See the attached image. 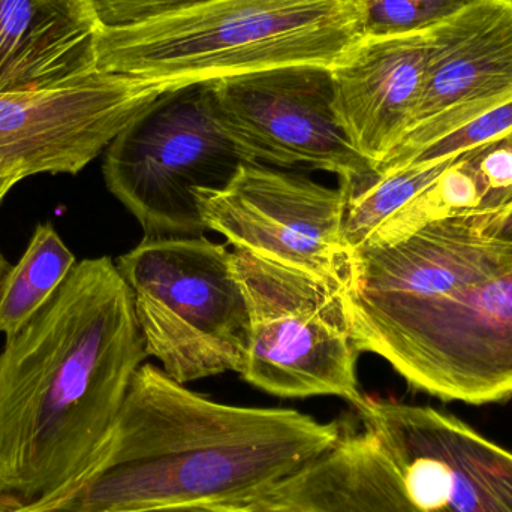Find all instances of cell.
<instances>
[{
    "label": "cell",
    "mask_w": 512,
    "mask_h": 512,
    "mask_svg": "<svg viewBox=\"0 0 512 512\" xmlns=\"http://www.w3.org/2000/svg\"><path fill=\"white\" fill-rule=\"evenodd\" d=\"M364 33L363 0H207L102 27L96 63L171 93L273 69L333 71Z\"/></svg>",
    "instance_id": "3957f363"
},
{
    "label": "cell",
    "mask_w": 512,
    "mask_h": 512,
    "mask_svg": "<svg viewBox=\"0 0 512 512\" xmlns=\"http://www.w3.org/2000/svg\"><path fill=\"white\" fill-rule=\"evenodd\" d=\"M512 101V0H469L427 30L411 126L376 173L402 170L430 144Z\"/></svg>",
    "instance_id": "7c38bea8"
},
{
    "label": "cell",
    "mask_w": 512,
    "mask_h": 512,
    "mask_svg": "<svg viewBox=\"0 0 512 512\" xmlns=\"http://www.w3.org/2000/svg\"><path fill=\"white\" fill-rule=\"evenodd\" d=\"M242 512H423L366 432L330 448Z\"/></svg>",
    "instance_id": "2e32d148"
},
{
    "label": "cell",
    "mask_w": 512,
    "mask_h": 512,
    "mask_svg": "<svg viewBox=\"0 0 512 512\" xmlns=\"http://www.w3.org/2000/svg\"><path fill=\"white\" fill-rule=\"evenodd\" d=\"M460 156V155H459ZM459 156L430 164L409 165L394 173H373L358 182H342L348 191L345 212V239L354 255L372 234L433 185Z\"/></svg>",
    "instance_id": "ac0fdd59"
},
{
    "label": "cell",
    "mask_w": 512,
    "mask_h": 512,
    "mask_svg": "<svg viewBox=\"0 0 512 512\" xmlns=\"http://www.w3.org/2000/svg\"><path fill=\"white\" fill-rule=\"evenodd\" d=\"M92 0H0V93L44 89L98 68Z\"/></svg>",
    "instance_id": "9a60e30c"
},
{
    "label": "cell",
    "mask_w": 512,
    "mask_h": 512,
    "mask_svg": "<svg viewBox=\"0 0 512 512\" xmlns=\"http://www.w3.org/2000/svg\"><path fill=\"white\" fill-rule=\"evenodd\" d=\"M0 512H9V511H5V510H2V508H0Z\"/></svg>",
    "instance_id": "484cf974"
},
{
    "label": "cell",
    "mask_w": 512,
    "mask_h": 512,
    "mask_svg": "<svg viewBox=\"0 0 512 512\" xmlns=\"http://www.w3.org/2000/svg\"><path fill=\"white\" fill-rule=\"evenodd\" d=\"M427 30L364 33L330 71L337 123L375 171L411 126L426 75Z\"/></svg>",
    "instance_id": "5bb4252c"
},
{
    "label": "cell",
    "mask_w": 512,
    "mask_h": 512,
    "mask_svg": "<svg viewBox=\"0 0 512 512\" xmlns=\"http://www.w3.org/2000/svg\"><path fill=\"white\" fill-rule=\"evenodd\" d=\"M207 0H92L102 27L125 26Z\"/></svg>",
    "instance_id": "44dd1931"
},
{
    "label": "cell",
    "mask_w": 512,
    "mask_h": 512,
    "mask_svg": "<svg viewBox=\"0 0 512 512\" xmlns=\"http://www.w3.org/2000/svg\"><path fill=\"white\" fill-rule=\"evenodd\" d=\"M207 230L237 251L351 288L355 255L345 239V186L328 188L300 174L243 162L222 189H198Z\"/></svg>",
    "instance_id": "ba28073f"
},
{
    "label": "cell",
    "mask_w": 512,
    "mask_h": 512,
    "mask_svg": "<svg viewBox=\"0 0 512 512\" xmlns=\"http://www.w3.org/2000/svg\"><path fill=\"white\" fill-rule=\"evenodd\" d=\"M345 298L358 352L384 358L415 390L469 405L511 399L512 265L444 297Z\"/></svg>",
    "instance_id": "277c9868"
},
{
    "label": "cell",
    "mask_w": 512,
    "mask_h": 512,
    "mask_svg": "<svg viewBox=\"0 0 512 512\" xmlns=\"http://www.w3.org/2000/svg\"><path fill=\"white\" fill-rule=\"evenodd\" d=\"M245 158L222 131L206 84L162 96L105 150V183L146 237L207 231L198 189H222Z\"/></svg>",
    "instance_id": "52a82bcc"
},
{
    "label": "cell",
    "mask_w": 512,
    "mask_h": 512,
    "mask_svg": "<svg viewBox=\"0 0 512 512\" xmlns=\"http://www.w3.org/2000/svg\"><path fill=\"white\" fill-rule=\"evenodd\" d=\"M233 258L251 318L242 378L283 399L334 396L357 408L360 352L342 289L246 251Z\"/></svg>",
    "instance_id": "8992f818"
},
{
    "label": "cell",
    "mask_w": 512,
    "mask_h": 512,
    "mask_svg": "<svg viewBox=\"0 0 512 512\" xmlns=\"http://www.w3.org/2000/svg\"><path fill=\"white\" fill-rule=\"evenodd\" d=\"M77 261L50 222L36 225L26 252L0 279V333L11 336L56 294Z\"/></svg>",
    "instance_id": "e0dca14e"
},
{
    "label": "cell",
    "mask_w": 512,
    "mask_h": 512,
    "mask_svg": "<svg viewBox=\"0 0 512 512\" xmlns=\"http://www.w3.org/2000/svg\"><path fill=\"white\" fill-rule=\"evenodd\" d=\"M364 432L423 512H512V453L429 406L364 396Z\"/></svg>",
    "instance_id": "8fae6325"
},
{
    "label": "cell",
    "mask_w": 512,
    "mask_h": 512,
    "mask_svg": "<svg viewBox=\"0 0 512 512\" xmlns=\"http://www.w3.org/2000/svg\"><path fill=\"white\" fill-rule=\"evenodd\" d=\"M18 182H21V179H18V177H0V203H2L3 198L8 195V192L11 191Z\"/></svg>",
    "instance_id": "cb8c5ba5"
},
{
    "label": "cell",
    "mask_w": 512,
    "mask_h": 512,
    "mask_svg": "<svg viewBox=\"0 0 512 512\" xmlns=\"http://www.w3.org/2000/svg\"><path fill=\"white\" fill-rule=\"evenodd\" d=\"M462 164L480 194L478 213L499 212L512 206V132L463 153Z\"/></svg>",
    "instance_id": "ffe728a7"
},
{
    "label": "cell",
    "mask_w": 512,
    "mask_h": 512,
    "mask_svg": "<svg viewBox=\"0 0 512 512\" xmlns=\"http://www.w3.org/2000/svg\"><path fill=\"white\" fill-rule=\"evenodd\" d=\"M487 213L436 219L391 245L355 254L345 295L393 300L444 297L512 265V245L484 236Z\"/></svg>",
    "instance_id": "4fadbf2b"
},
{
    "label": "cell",
    "mask_w": 512,
    "mask_h": 512,
    "mask_svg": "<svg viewBox=\"0 0 512 512\" xmlns=\"http://www.w3.org/2000/svg\"><path fill=\"white\" fill-rule=\"evenodd\" d=\"M343 433L295 409L225 405L153 364L135 373L89 468L62 492L17 512H132L167 505L245 510Z\"/></svg>",
    "instance_id": "7a4b0ae2"
},
{
    "label": "cell",
    "mask_w": 512,
    "mask_h": 512,
    "mask_svg": "<svg viewBox=\"0 0 512 512\" xmlns=\"http://www.w3.org/2000/svg\"><path fill=\"white\" fill-rule=\"evenodd\" d=\"M149 357L179 384L242 373L251 345L248 300L224 245L146 237L117 259Z\"/></svg>",
    "instance_id": "5b68a950"
},
{
    "label": "cell",
    "mask_w": 512,
    "mask_h": 512,
    "mask_svg": "<svg viewBox=\"0 0 512 512\" xmlns=\"http://www.w3.org/2000/svg\"><path fill=\"white\" fill-rule=\"evenodd\" d=\"M6 268H8V264H6L5 259H3L2 254H0V279H2L3 273H5Z\"/></svg>",
    "instance_id": "d4e9b609"
},
{
    "label": "cell",
    "mask_w": 512,
    "mask_h": 512,
    "mask_svg": "<svg viewBox=\"0 0 512 512\" xmlns=\"http://www.w3.org/2000/svg\"><path fill=\"white\" fill-rule=\"evenodd\" d=\"M149 357L108 256L77 262L0 354V508L35 507L95 460Z\"/></svg>",
    "instance_id": "6da1fadb"
},
{
    "label": "cell",
    "mask_w": 512,
    "mask_h": 512,
    "mask_svg": "<svg viewBox=\"0 0 512 512\" xmlns=\"http://www.w3.org/2000/svg\"><path fill=\"white\" fill-rule=\"evenodd\" d=\"M483 234L496 242L512 245V206L499 212L487 213Z\"/></svg>",
    "instance_id": "7402d4cb"
},
{
    "label": "cell",
    "mask_w": 512,
    "mask_h": 512,
    "mask_svg": "<svg viewBox=\"0 0 512 512\" xmlns=\"http://www.w3.org/2000/svg\"><path fill=\"white\" fill-rule=\"evenodd\" d=\"M206 87L219 126L246 162L324 170L342 182L375 173L337 123L327 69H273Z\"/></svg>",
    "instance_id": "30bf717a"
},
{
    "label": "cell",
    "mask_w": 512,
    "mask_h": 512,
    "mask_svg": "<svg viewBox=\"0 0 512 512\" xmlns=\"http://www.w3.org/2000/svg\"><path fill=\"white\" fill-rule=\"evenodd\" d=\"M469 0H363L366 33L420 32L441 23Z\"/></svg>",
    "instance_id": "d6986e66"
},
{
    "label": "cell",
    "mask_w": 512,
    "mask_h": 512,
    "mask_svg": "<svg viewBox=\"0 0 512 512\" xmlns=\"http://www.w3.org/2000/svg\"><path fill=\"white\" fill-rule=\"evenodd\" d=\"M164 95L156 84L101 68L0 93V177L80 173Z\"/></svg>",
    "instance_id": "9c48e42d"
},
{
    "label": "cell",
    "mask_w": 512,
    "mask_h": 512,
    "mask_svg": "<svg viewBox=\"0 0 512 512\" xmlns=\"http://www.w3.org/2000/svg\"><path fill=\"white\" fill-rule=\"evenodd\" d=\"M132 512H242L231 508L215 507V505H167V507L147 508Z\"/></svg>",
    "instance_id": "603a6c76"
}]
</instances>
